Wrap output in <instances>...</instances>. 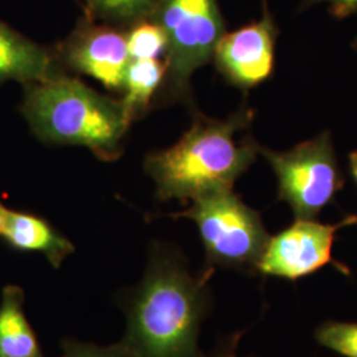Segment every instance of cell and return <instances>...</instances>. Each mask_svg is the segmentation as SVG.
<instances>
[{
    "mask_svg": "<svg viewBox=\"0 0 357 357\" xmlns=\"http://www.w3.org/2000/svg\"><path fill=\"white\" fill-rule=\"evenodd\" d=\"M209 275L193 277L175 250L153 243L144 277L123 305L128 330L122 344L131 357H202L197 340Z\"/></svg>",
    "mask_w": 357,
    "mask_h": 357,
    "instance_id": "1",
    "label": "cell"
},
{
    "mask_svg": "<svg viewBox=\"0 0 357 357\" xmlns=\"http://www.w3.org/2000/svg\"><path fill=\"white\" fill-rule=\"evenodd\" d=\"M255 110L241 107L227 119L197 113L191 128L174 146L153 151L144 169L156 185V197L181 203L211 192L233 190L237 178L255 163L259 144L246 135H236L250 126Z\"/></svg>",
    "mask_w": 357,
    "mask_h": 357,
    "instance_id": "2",
    "label": "cell"
},
{
    "mask_svg": "<svg viewBox=\"0 0 357 357\" xmlns=\"http://www.w3.org/2000/svg\"><path fill=\"white\" fill-rule=\"evenodd\" d=\"M24 88L22 113L40 141L84 146L106 162L122 155L131 125L123 103L65 73Z\"/></svg>",
    "mask_w": 357,
    "mask_h": 357,
    "instance_id": "3",
    "label": "cell"
},
{
    "mask_svg": "<svg viewBox=\"0 0 357 357\" xmlns=\"http://www.w3.org/2000/svg\"><path fill=\"white\" fill-rule=\"evenodd\" d=\"M150 20L166 35V76L160 101H191V77L213 60L227 33L218 0H162Z\"/></svg>",
    "mask_w": 357,
    "mask_h": 357,
    "instance_id": "4",
    "label": "cell"
},
{
    "mask_svg": "<svg viewBox=\"0 0 357 357\" xmlns=\"http://www.w3.org/2000/svg\"><path fill=\"white\" fill-rule=\"evenodd\" d=\"M190 218L204 245L208 270L213 266L257 270L270 236L259 212L248 206L233 190L211 192L192 200L188 209L171 215Z\"/></svg>",
    "mask_w": 357,
    "mask_h": 357,
    "instance_id": "5",
    "label": "cell"
},
{
    "mask_svg": "<svg viewBox=\"0 0 357 357\" xmlns=\"http://www.w3.org/2000/svg\"><path fill=\"white\" fill-rule=\"evenodd\" d=\"M278 178V200L291 206L296 220H315L344 187L331 134L321 132L287 151L259 146Z\"/></svg>",
    "mask_w": 357,
    "mask_h": 357,
    "instance_id": "6",
    "label": "cell"
},
{
    "mask_svg": "<svg viewBox=\"0 0 357 357\" xmlns=\"http://www.w3.org/2000/svg\"><path fill=\"white\" fill-rule=\"evenodd\" d=\"M63 69L86 75L112 91H123L128 65L126 31L82 17L73 32L53 48Z\"/></svg>",
    "mask_w": 357,
    "mask_h": 357,
    "instance_id": "7",
    "label": "cell"
},
{
    "mask_svg": "<svg viewBox=\"0 0 357 357\" xmlns=\"http://www.w3.org/2000/svg\"><path fill=\"white\" fill-rule=\"evenodd\" d=\"M357 222L345 217L339 224H320L315 220H296L293 225L270 237L257 270L265 275L299 280L332 264L336 231Z\"/></svg>",
    "mask_w": 357,
    "mask_h": 357,
    "instance_id": "8",
    "label": "cell"
},
{
    "mask_svg": "<svg viewBox=\"0 0 357 357\" xmlns=\"http://www.w3.org/2000/svg\"><path fill=\"white\" fill-rule=\"evenodd\" d=\"M278 28L264 0L259 20L225 33L217 44L213 61L230 85L250 90L268 81L275 66Z\"/></svg>",
    "mask_w": 357,
    "mask_h": 357,
    "instance_id": "9",
    "label": "cell"
},
{
    "mask_svg": "<svg viewBox=\"0 0 357 357\" xmlns=\"http://www.w3.org/2000/svg\"><path fill=\"white\" fill-rule=\"evenodd\" d=\"M64 73L54 50L41 47L0 19V84L24 85L47 81Z\"/></svg>",
    "mask_w": 357,
    "mask_h": 357,
    "instance_id": "10",
    "label": "cell"
},
{
    "mask_svg": "<svg viewBox=\"0 0 357 357\" xmlns=\"http://www.w3.org/2000/svg\"><path fill=\"white\" fill-rule=\"evenodd\" d=\"M0 237L20 253H40L54 268H61L75 245L44 217L29 212L8 211Z\"/></svg>",
    "mask_w": 357,
    "mask_h": 357,
    "instance_id": "11",
    "label": "cell"
},
{
    "mask_svg": "<svg viewBox=\"0 0 357 357\" xmlns=\"http://www.w3.org/2000/svg\"><path fill=\"white\" fill-rule=\"evenodd\" d=\"M0 357H44L24 312V291L15 284L6 286L1 295Z\"/></svg>",
    "mask_w": 357,
    "mask_h": 357,
    "instance_id": "12",
    "label": "cell"
},
{
    "mask_svg": "<svg viewBox=\"0 0 357 357\" xmlns=\"http://www.w3.org/2000/svg\"><path fill=\"white\" fill-rule=\"evenodd\" d=\"M165 76L166 65L160 60H131L122 100L131 122L149 112L155 93L162 88Z\"/></svg>",
    "mask_w": 357,
    "mask_h": 357,
    "instance_id": "13",
    "label": "cell"
},
{
    "mask_svg": "<svg viewBox=\"0 0 357 357\" xmlns=\"http://www.w3.org/2000/svg\"><path fill=\"white\" fill-rule=\"evenodd\" d=\"M162 0H81L85 16L122 28L150 19Z\"/></svg>",
    "mask_w": 357,
    "mask_h": 357,
    "instance_id": "14",
    "label": "cell"
},
{
    "mask_svg": "<svg viewBox=\"0 0 357 357\" xmlns=\"http://www.w3.org/2000/svg\"><path fill=\"white\" fill-rule=\"evenodd\" d=\"M128 50L131 60H159L166 54L167 40L163 29L146 19L126 29Z\"/></svg>",
    "mask_w": 357,
    "mask_h": 357,
    "instance_id": "15",
    "label": "cell"
},
{
    "mask_svg": "<svg viewBox=\"0 0 357 357\" xmlns=\"http://www.w3.org/2000/svg\"><path fill=\"white\" fill-rule=\"evenodd\" d=\"M320 344L345 357H357V323L327 321L315 332Z\"/></svg>",
    "mask_w": 357,
    "mask_h": 357,
    "instance_id": "16",
    "label": "cell"
},
{
    "mask_svg": "<svg viewBox=\"0 0 357 357\" xmlns=\"http://www.w3.org/2000/svg\"><path fill=\"white\" fill-rule=\"evenodd\" d=\"M60 345L63 351L61 357H131L122 342L118 344L101 347L68 337L61 340Z\"/></svg>",
    "mask_w": 357,
    "mask_h": 357,
    "instance_id": "17",
    "label": "cell"
},
{
    "mask_svg": "<svg viewBox=\"0 0 357 357\" xmlns=\"http://www.w3.org/2000/svg\"><path fill=\"white\" fill-rule=\"evenodd\" d=\"M320 3L327 4L332 16L337 19H344L357 13V0H303L302 10L310 6H317Z\"/></svg>",
    "mask_w": 357,
    "mask_h": 357,
    "instance_id": "18",
    "label": "cell"
},
{
    "mask_svg": "<svg viewBox=\"0 0 357 357\" xmlns=\"http://www.w3.org/2000/svg\"><path fill=\"white\" fill-rule=\"evenodd\" d=\"M349 172L357 185V151L349 153Z\"/></svg>",
    "mask_w": 357,
    "mask_h": 357,
    "instance_id": "19",
    "label": "cell"
},
{
    "mask_svg": "<svg viewBox=\"0 0 357 357\" xmlns=\"http://www.w3.org/2000/svg\"><path fill=\"white\" fill-rule=\"evenodd\" d=\"M215 357H238L236 355V343L222 348Z\"/></svg>",
    "mask_w": 357,
    "mask_h": 357,
    "instance_id": "20",
    "label": "cell"
},
{
    "mask_svg": "<svg viewBox=\"0 0 357 357\" xmlns=\"http://www.w3.org/2000/svg\"><path fill=\"white\" fill-rule=\"evenodd\" d=\"M7 213H8V209L3 205V203L0 202V234L4 229V224H6V218H7Z\"/></svg>",
    "mask_w": 357,
    "mask_h": 357,
    "instance_id": "21",
    "label": "cell"
},
{
    "mask_svg": "<svg viewBox=\"0 0 357 357\" xmlns=\"http://www.w3.org/2000/svg\"><path fill=\"white\" fill-rule=\"evenodd\" d=\"M354 45H355V48H356V51H357V40H356V41H355V44H354Z\"/></svg>",
    "mask_w": 357,
    "mask_h": 357,
    "instance_id": "22",
    "label": "cell"
}]
</instances>
